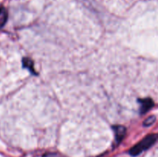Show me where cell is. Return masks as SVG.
I'll list each match as a JSON object with an SVG mask.
<instances>
[{
  "instance_id": "cell-1",
  "label": "cell",
  "mask_w": 158,
  "mask_h": 157,
  "mask_svg": "<svg viewBox=\"0 0 158 157\" xmlns=\"http://www.w3.org/2000/svg\"><path fill=\"white\" fill-rule=\"evenodd\" d=\"M157 139V135H154V134H151V135H148L145 137L143 139H142L140 143H137V145L131 148L130 150V154L133 156H137L139 154L143 152V151L147 150L149 149L150 147L153 146L155 143V142Z\"/></svg>"
},
{
  "instance_id": "cell-2",
  "label": "cell",
  "mask_w": 158,
  "mask_h": 157,
  "mask_svg": "<svg viewBox=\"0 0 158 157\" xmlns=\"http://www.w3.org/2000/svg\"><path fill=\"white\" fill-rule=\"evenodd\" d=\"M114 130L115 133L116 142L117 143H120L126 135V129L122 126H114Z\"/></svg>"
},
{
  "instance_id": "cell-3",
  "label": "cell",
  "mask_w": 158,
  "mask_h": 157,
  "mask_svg": "<svg viewBox=\"0 0 158 157\" xmlns=\"http://www.w3.org/2000/svg\"><path fill=\"white\" fill-rule=\"evenodd\" d=\"M140 103V113L144 114L154 106V102L151 99H143L139 100Z\"/></svg>"
},
{
  "instance_id": "cell-4",
  "label": "cell",
  "mask_w": 158,
  "mask_h": 157,
  "mask_svg": "<svg viewBox=\"0 0 158 157\" xmlns=\"http://www.w3.org/2000/svg\"><path fill=\"white\" fill-rule=\"evenodd\" d=\"M8 19V12L4 7H0V29L6 25Z\"/></svg>"
},
{
  "instance_id": "cell-5",
  "label": "cell",
  "mask_w": 158,
  "mask_h": 157,
  "mask_svg": "<svg viewBox=\"0 0 158 157\" xmlns=\"http://www.w3.org/2000/svg\"><path fill=\"white\" fill-rule=\"evenodd\" d=\"M23 66L24 68L29 69L31 72L35 74V70L33 69V62H32V60L29 58H24L23 59Z\"/></svg>"
},
{
  "instance_id": "cell-6",
  "label": "cell",
  "mask_w": 158,
  "mask_h": 157,
  "mask_svg": "<svg viewBox=\"0 0 158 157\" xmlns=\"http://www.w3.org/2000/svg\"><path fill=\"white\" fill-rule=\"evenodd\" d=\"M156 117L154 115H151V116L148 117L147 119H145V121L143 122V126H150L153 124V123L155 122Z\"/></svg>"
},
{
  "instance_id": "cell-7",
  "label": "cell",
  "mask_w": 158,
  "mask_h": 157,
  "mask_svg": "<svg viewBox=\"0 0 158 157\" xmlns=\"http://www.w3.org/2000/svg\"><path fill=\"white\" fill-rule=\"evenodd\" d=\"M43 157H60V155H57L56 153H52V152H49L46 153L43 155Z\"/></svg>"
}]
</instances>
